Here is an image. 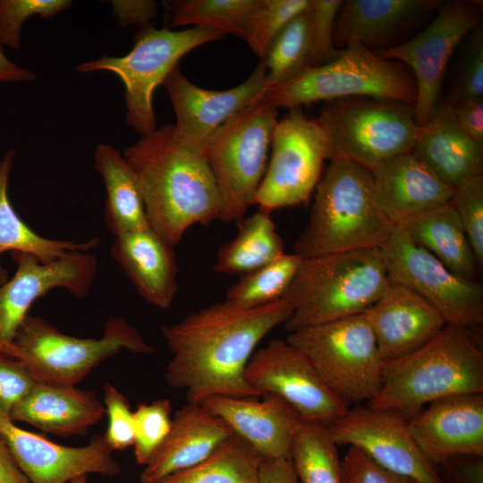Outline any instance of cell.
I'll return each mask as SVG.
<instances>
[{"label": "cell", "instance_id": "cb8c5ba5", "mask_svg": "<svg viewBox=\"0 0 483 483\" xmlns=\"http://www.w3.org/2000/svg\"><path fill=\"white\" fill-rule=\"evenodd\" d=\"M233 435L227 424L201 402L180 408L170 431L140 475L141 483H158L210 455Z\"/></svg>", "mask_w": 483, "mask_h": 483}, {"label": "cell", "instance_id": "836d02e7", "mask_svg": "<svg viewBox=\"0 0 483 483\" xmlns=\"http://www.w3.org/2000/svg\"><path fill=\"white\" fill-rule=\"evenodd\" d=\"M290 460L298 483H344L337 445L324 425L301 419Z\"/></svg>", "mask_w": 483, "mask_h": 483}, {"label": "cell", "instance_id": "b9f144b4", "mask_svg": "<svg viewBox=\"0 0 483 483\" xmlns=\"http://www.w3.org/2000/svg\"><path fill=\"white\" fill-rule=\"evenodd\" d=\"M451 203L466 233L478 266L483 265V174L453 188Z\"/></svg>", "mask_w": 483, "mask_h": 483}, {"label": "cell", "instance_id": "7402d4cb", "mask_svg": "<svg viewBox=\"0 0 483 483\" xmlns=\"http://www.w3.org/2000/svg\"><path fill=\"white\" fill-rule=\"evenodd\" d=\"M364 313L385 362L416 352L446 325L439 312L422 297L391 282Z\"/></svg>", "mask_w": 483, "mask_h": 483}, {"label": "cell", "instance_id": "4316f807", "mask_svg": "<svg viewBox=\"0 0 483 483\" xmlns=\"http://www.w3.org/2000/svg\"><path fill=\"white\" fill-rule=\"evenodd\" d=\"M105 413L93 391L37 382L13 408L9 419L26 422L46 433L83 436Z\"/></svg>", "mask_w": 483, "mask_h": 483}, {"label": "cell", "instance_id": "7bdbcfd3", "mask_svg": "<svg viewBox=\"0 0 483 483\" xmlns=\"http://www.w3.org/2000/svg\"><path fill=\"white\" fill-rule=\"evenodd\" d=\"M342 0H310L309 67L319 66L334 60L340 52L334 42L335 21Z\"/></svg>", "mask_w": 483, "mask_h": 483}, {"label": "cell", "instance_id": "d4e9b609", "mask_svg": "<svg viewBox=\"0 0 483 483\" xmlns=\"http://www.w3.org/2000/svg\"><path fill=\"white\" fill-rule=\"evenodd\" d=\"M411 152L452 189L483 174V147L462 129L452 106L442 97L419 127Z\"/></svg>", "mask_w": 483, "mask_h": 483}, {"label": "cell", "instance_id": "277c9868", "mask_svg": "<svg viewBox=\"0 0 483 483\" xmlns=\"http://www.w3.org/2000/svg\"><path fill=\"white\" fill-rule=\"evenodd\" d=\"M316 187L308 224L296 239L303 258L362 249H379L394 225L376 199L371 171L339 156Z\"/></svg>", "mask_w": 483, "mask_h": 483}, {"label": "cell", "instance_id": "60d3db41", "mask_svg": "<svg viewBox=\"0 0 483 483\" xmlns=\"http://www.w3.org/2000/svg\"><path fill=\"white\" fill-rule=\"evenodd\" d=\"M71 4L69 0H0V44L19 50L21 27L28 19H49Z\"/></svg>", "mask_w": 483, "mask_h": 483}, {"label": "cell", "instance_id": "5b68a950", "mask_svg": "<svg viewBox=\"0 0 483 483\" xmlns=\"http://www.w3.org/2000/svg\"><path fill=\"white\" fill-rule=\"evenodd\" d=\"M389 284L377 248L303 258L283 297L292 307L284 325L290 333L362 313Z\"/></svg>", "mask_w": 483, "mask_h": 483}, {"label": "cell", "instance_id": "ba28073f", "mask_svg": "<svg viewBox=\"0 0 483 483\" xmlns=\"http://www.w3.org/2000/svg\"><path fill=\"white\" fill-rule=\"evenodd\" d=\"M225 35L204 27L183 30L148 26L140 29L135 43L123 56H102L80 64L81 73L106 71L114 73L124 86L126 121L140 137L157 130L153 109L155 89L163 85L179 60L190 51Z\"/></svg>", "mask_w": 483, "mask_h": 483}, {"label": "cell", "instance_id": "74e56055", "mask_svg": "<svg viewBox=\"0 0 483 483\" xmlns=\"http://www.w3.org/2000/svg\"><path fill=\"white\" fill-rule=\"evenodd\" d=\"M309 6L310 0H258L250 15L243 40L263 59L278 32Z\"/></svg>", "mask_w": 483, "mask_h": 483}, {"label": "cell", "instance_id": "83f0119b", "mask_svg": "<svg viewBox=\"0 0 483 483\" xmlns=\"http://www.w3.org/2000/svg\"><path fill=\"white\" fill-rule=\"evenodd\" d=\"M371 174L377 204L393 224L451 202L453 189L436 178L412 152L386 161Z\"/></svg>", "mask_w": 483, "mask_h": 483}, {"label": "cell", "instance_id": "ab89813d", "mask_svg": "<svg viewBox=\"0 0 483 483\" xmlns=\"http://www.w3.org/2000/svg\"><path fill=\"white\" fill-rule=\"evenodd\" d=\"M172 406L168 399L140 403L133 411L134 455L140 465H146L165 440L172 426Z\"/></svg>", "mask_w": 483, "mask_h": 483}, {"label": "cell", "instance_id": "d6a6232c", "mask_svg": "<svg viewBox=\"0 0 483 483\" xmlns=\"http://www.w3.org/2000/svg\"><path fill=\"white\" fill-rule=\"evenodd\" d=\"M261 457L233 434L200 462L158 483H259Z\"/></svg>", "mask_w": 483, "mask_h": 483}, {"label": "cell", "instance_id": "7dc6e473", "mask_svg": "<svg viewBox=\"0 0 483 483\" xmlns=\"http://www.w3.org/2000/svg\"><path fill=\"white\" fill-rule=\"evenodd\" d=\"M438 466L442 468L438 470L442 483H483L482 457L456 456Z\"/></svg>", "mask_w": 483, "mask_h": 483}, {"label": "cell", "instance_id": "8d00e7d4", "mask_svg": "<svg viewBox=\"0 0 483 483\" xmlns=\"http://www.w3.org/2000/svg\"><path fill=\"white\" fill-rule=\"evenodd\" d=\"M309 8L289 21L270 43L261 59L267 68V88L281 84L309 67Z\"/></svg>", "mask_w": 483, "mask_h": 483}, {"label": "cell", "instance_id": "4dcf8cb0", "mask_svg": "<svg viewBox=\"0 0 483 483\" xmlns=\"http://www.w3.org/2000/svg\"><path fill=\"white\" fill-rule=\"evenodd\" d=\"M16 156V150L11 148L0 160V255L6 251L27 252L47 263L70 252H89L97 248L99 244L97 237L84 242L52 240L38 234L21 220L8 196Z\"/></svg>", "mask_w": 483, "mask_h": 483}, {"label": "cell", "instance_id": "9c48e42d", "mask_svg": "<svg viewBox=\"0 0 483 483\" xmlns=\"http://www.w3.org/2000/svg\"><path fill=\"white\" fill-rule=\"evenodd\" d=\"M285 340L347 406L368 402L378 391L385 361L364 312L290 332Z\"/></svg>", "mask_w": 483, "mask_h": 483}, {"label": "cell", "instance_id": "db71d44e", "mask_svg": "<svg viewBox=\"0 0 483 483\" xmlns=\"http://www.w3.org/2000/svg\"><path fill=\"white\" fill-rule=\"evenodd\" d=\"M9 279L7 270L0 264V285Z\"/></svg>", "mask_w": 483, "mask_h": 483}, {"label": "cell", "instance_id": "484cf974", "mask_svg": "<svg viewBox=\"0 0 483 483\" xmlns=\"http://www.w3.org/2000/svg\"><path fill=\"white\" fill-rule=\"evenodd\" d=\"M171 244L150 227L116 236L112 258L151 305L167 309L177 292L178 267Z\"/></svg>", "mask_w": 483, "mask_h": 483}, {"label": "cell", "instance_id": "8992f818", "mask_svg": "<svg viewBox=\"0 0 483 483\" xmlns=\"http://www.w3.org/2000/svg\"><path fill=\"white\" fill-rule=\"evenodd\" d=\"M369 97L414 105L416 84L402 63L384 58L355 40L332 61L307 67L292 79L267 88L255 101L277 109L318 101Z\"/></svg>", "mask_w": 483, "mask_h": 483}, {"label": "cell", "instance_id": "603a6c76", "mask_svg": "<svg viewBox=\"0 0 483 483\" xmlns=\"http://www.w3.org/2000/svg\"><path fill=\"white\" fill-rule=\"evenodd\" d=\"M211 397L201 403L220 417L262 460L290 459L296 428L301 419L283 399Z\"/></svg>", "mask_w": 483, "mask_h": 483}, {"label": "cell", "instance_id": "5bb4252c", "mask_svg": "<svg viewBox=\"0 0 483 483\" xmlns=\"http://www.w3.org/2000/svg\"><path fill=\"white\" fill-rule=\"evenodd\" d=\"M482 2L451 0L438 6L433 19L403 43L375 53L397 61L411 72L416 84L413 105L418 126L429 119L441 98L442 85L451 56L481 21Z\"/></svg>", "mask_w": 483, "mask_h": 483}, {"label": "cell", "instance_id": "3957f363", "mask_svg": "<svg viewBox=\"0 0 483 483\" xmlns=\"http://www.w3.org/2000/svg\"><path fill=\"white\" fill-rule=\"evenodd\" d=\"M483 394V352L471 329L446 324L416 352L384 362L382 383L367 406L407 419L451 396Z\"/></svg>", "mask_w": 483, "mask_h": 483}, {"label": "cell", "instance_id": "52a82bcc", "mask_svg": "<svg viewBox=\"0 0 483 483\" xmlns=\"http://www.w3.org/2000/svg\"><path fill=\"white\" fill-rule=\"evenodd\" d=\"M122 350L138 354L156 351L122 317L109 318L101 337L94 339L65 335L42 318L28 314L2 354L21 362L37 382L75 386Z\"/></svg>", "mask_w": 483, "mask_h": 483}, {"label": "cell", "instance_id": "4fadbf2b", "mask_svg": "<svg viewBox=\"0 0 483 483\" xmlns=\"http://www.w3.org/2000/svg\"><path fill=\"white\" fill-rule=\"evenodd\" d=\"M379 250L389 281L422 297L439 312L445 324L469 329L483 324L481 284L455 275L395 225Z\"/></svg>", "mask_w": 483, "mask_h": 483}, {"label": "cell", "instance_id": "30bf717a", "mask_svg": "<svg viewBox=\"0 0 483 483\" xmlns=\"http://www.w3.org/2000/svg\"><path fill=\"white\" fill-rule=\"evenodd\" d=\"M336 155L372 171L411 152L419 131L413 105L355 97L325 102L317 119Z\"/></svg>", "mask_w": 483, "mask_h": 483}, {"label": "cell", "instance_id": "d6986e66", "mask_svg": "<svg viewBox=\"0 0 483 483\" xmlns=\"http://www.w3.org/2000/svg\"><path fill=\"white\" fill-rule=\"evenodd\" d=\"M0 436L30 483H69L89 473L115 477L122 472L104 435L94 436L84 446H64L17 427L0 413Z\"/></svg>", "mask_w": 483, "mask_h": 483}, {"label": "cell", "instance_id": "e0dca14e", "mask_svg": "<svg viewBox=\"0 0 483 483\" xmlns=\"http://www.w3.org/2000/svg\"><path fill=\"white\" fill-rule=\"evenodd\" d=\"M175 114L174 136L184 148L203 154L216 131L234 114L253 105L267 89L262 60L242 83L225 90L191 82L177 65L163 83Z\"/></svg>", "mask_w": 483, "mask_h": 483}, {"label": "cell", "instance_id": "f907efd6", "mask_svg": "<svg viewBox=\"0 0 483 483\" xmlns=\"http://www.w3.org/2000/svg\"><path fill=\"white\" fill-rule=\"evenodd\" d=\"M259 483H298L290 459L262 460L258 470Z\"/></svg>", "mask_w": 483, "mask_h": 483}, {"label": "cell", "instance_id": "f5cc1de1", "mask_svg": "<svg viewBox=\"0 0 483 483\" xmlns=\"http://www.w3.org/2000/svg\"><path fill=\"white\" fill-rule=\"evenodd\" d=\"M0 483H30L0 436Z\"/></svg>", "mask_w": 483, "mask_h": 483}, {"label": "cell", "instance_id": "1f68e13d", "mask_svg": "<svg viewBox=\"0 0 483 483\" xmlns=\"http://www.w3.org/2000/svg\"><path fill=\"white\" fill-rule=\"evenodd\" d=\"M237 222L236 235L219 249L215 272L244 275L284 254L283 239L270 212L258 208Z\"/></svg>", "mask_w": 483, "mask_h": 483}, {"label": "cell", "instance_id": "f6af8a7d", "mask_svg": "<svg viewBox=\"0 0 483 483\" xmlns=\"http://www.w3.org/2000/svg\"><path fill=\"white\" fill-rule=\"evenodd\" d=\"M37 381L19 360L0 354V413L9 419L13 408Z\"/></svg>", "mask_w": 483, "mask_h": 483}, {"label": "cell", "instance_id": "6da1fadb", "mask_svg": "<svg viewBox=\"0 0 483 483\" xmlns=\"http://www.w3.org/2000/svg\"><path fill=\"white\" fill-rule=\"evenodd\" d=\"M292 311L282 298L243 309L225 301L190 313L160 327L172 358L164 377L185 392L188 402L216 396L260 397L246 380L245 370L258 343Z\"/></svg>", "mask_w": 483, "mask_h": 483}, {"label": "cell", "instance_id": "bcb514c9", "mask_svg": "<svg viewBox=\"0 0 483 483\" xmlns=\"http://www.w3.org/2000/svg\"><path fill=\"white\" fill-rule=\"evenodd\" d=\"M342 465L344 483H417L380 467L352 446L342 459Z\"/></svg>", "mask_w": 483, "mask_h": 483}, {"label": "cell", "instance_id": "816d5d0a", "mask_svg": "<svg viewBox=\"0 0 483 483\" xmlns=\"http://www.w3.org/2000/svg\"><path fill=\"white\" fill-rule=\"evenodd\" d=\"M36 74L10 60L0 44V84L16 82H32Z\"/></svg>", "mask_w": 483, "mask_h": 483}, {"label": "cell", "instance_id": "ffe728a7", "mask_svg": "<svg viewBox=\"0 0 483 483\" xmlns=\"http://www.w3.org/2000/svg\"><path fill=\"white\" fill-rule=\"evenodd\" d=\"M412 437L436 467L461 455L483 457V394L436 401L409 419Z\"/></svg>", "mask_w": 483, "mask_h": 483}, {"label": "cell", "instance_id": "c3c4849f", "mask_svg": "<svg viewBox=\"0 0 483 483\" xmlns=\"http://www.w3.org/2000/svg\"><path fill=\"white\" fill-rule=\"evenodd\" d=\"M112 6L120 25L134 24L140 29L148 27L157 13V2L150 0H115Z\"/></svg>", "mask_w": 483, "mask_h": 483}, {"label": "cell", "instance_id": "7c38bea8", "mask_svg": "<svg viewBox=\"0 0 483 483\" xmlns=\"http://www.w3.org/2000/svg\"><path fill=\"white\" fill-rule=\"evenodd\" d=\"M270 147L255 205L271 213L306 203L320 180L324 161L333 157L318 121L307 118L300 107L291 108L277 121Z\"/></svg>", "mask_w": 483, "mask_h": 483}, {"label": "cell", "instance_id": "7a4b0ae2", "mask_svg": "<svg viewBox=\"0 0 483 483\" xmlns=\"http://www.w3.org/2000/svg\"><path fill=\"white\" fill-rule=\"evenodd\" d=\"M149 226L172 246L196 225L220 218L218 191L204 157L182 146L173 124L157 128L123 149Z\"/></svg>", "mask_w": 483, "mask_h": 483}, {"label": "cell", "instance_id": "2e32d148", "mask_svg": "<svg viewBox=\"0 0 483 483\" xmlns=\"http://www.w3.org/2000/svg\"><path fill=\"white\" fill-rule=\"evenodd\" d=\"M334 442L360 450L380 467L417 483H442L437 467L416 445L409 419L358 405L326 427Z\"/></svg>", "mask_w": 483, "mask_h": 483}, {"label": "cell", "instance_id": "f546056e", "mask_svg": "<svg viewBox=\"0 0 483 483\" xmlns=\"http://www.w3.org/2000/svg\"><path fill=\"white\" fill-rule=\"evenodd\" d=\"M93 157L106 191L105 217L109 231L116 237L150 227L135 174L123 153L99 143Z\"/></svg>", "mask_w": 483, "mask_h": 483}, {"label": "cell", "instance_id": "f1b7e54d", "mask_svg": "<svg viewBox=\"0 0 483 483\" xmlns=\"http://www.w3.org/2000/svg\"><path fill=\"white\" fill-rule=\"evenodd\" d=\"M394 225L458 276L474 281L478 263L460 218L452 205L404 216Z\"/></svg>", "mask_w": 483, "mask_h": 483}, {"label": "cell", "instance_id": "e575fe53", "mask_svg": "<svg viewBox=\"0 0 483 483\" xmlns=\"http://www.w3.org/2000/svg\"><path fill=\"white\" fill-rule=\"evenodd\" d=\"M258 0L164 1L169 25H194L243 39L250 15Z\"/></svg>", "mask_w": 483, "mask_h": 483}, {"label": "cell", "instance_id": "f35d334b", "mask_svg": "<svg viewBox=\"0 0 483 483\" xmlns=\"http://www.w3.org/2000/svg\"><path fill=\"white\" fill-rule=\"evenodd\" d=\"M465 38L445 99L451 106L483 97L482 26H478Z\"/></svg>", "mask_w": 483, "mask_h": 483}, {"label": "cell", "instance_id": "ee69618b", "mask_svg": "<svg viewBox=\"0 0 483 483\" xmlns=\"http://www.w3.org/2000/svg\"><path fill=\"white\" fill-rule=\"evenodd\" d=\"M104 402L108 417L105 439L113 451H123L134 444L133 411L125 395L111 384H106Z\"/></svg>", "mask_w": 483, "mask_h": 483}, {"label": "cell", "instance_id": "681fc988", "mask_svg": "<svg viewBox=\"0 0 483 483\" xmlns=\"http://www.w3.org/2000/svg\"><path fill=\"white\" fill-rule=\"evenodd\" d=\"M452 108L462 129L483 147V97L465 100Z\"/></svg>", "mask_w": 483, "mask_h": 483}, {"label": "cell", "instance_id": "44dd1931", "mask_svg": "<svg viewBox=\"0 0 483 483\" xmlns=\"http://www.w3.org/2000/svg\"><path fill=\"white\" fill-rule=\"evenodd\" d=\"M438 0H347L335 25L334 42L342 49L355 40L374 52L394 47L430 19Z\"/></svg>", "mask_w": 483, "mask_h": 483}, {"label": "cell", "instance_id": "9a60e30c", "mask_svg": "<svg viewBox=\"0 0 483 483\" xmlns=\"http://www.w3.org/2000/svg\"><path fill=\"white\" fill-rule=\"evenodd\" d=\"M245 377L261 395L280 397L304 420L327 427L348 409L309 360L286 340L275 339L254 352Z\"/></svg>", "mask_w": 483, "mask_h": 483}, {"label": "cell", "instance_id": "11a10c76", "mask_svg": "<svg viewBox=\"0 0 483 483\" xmlns=\"http://www.w3.org/2000/svg\"><path fill=\"white\" fill-rule=\"evenodd\" d=\"M69 483H88V477L87 475H81L72 479Z\"/></svg>", "mask_w": 483, "mask_h": 483}, {"label": "cell", "instance_id": "8fae6325", "mask_svg": "<svg viewBox=\"0 0 483 483\" xmlns=\"http://www.w3.org/2000/svg\"><path fill=\"white\" fill-rule=\"evenodd\" d=\"M276 110L253 104L230 118L209 141L203 157L220 197L219 220L238 221L255 205L278 121Z\"/></svg>", "mask_w": 483, "mask_h": 483}, {"label": "cell", "instance_id": "ac0fdd59", "mask_svg": "<svg viewBox=\"0 0 483 483\" xmlns=\"http://www.w3.org/2000/svg\"><path fill=\"white\" fill-rule=\"evenodd\" d=\"M12 258L15 273L0 285V354L13 343L36 300L56 288L84 299L97 275V258L89 252H70L47 263L27 252H12Z\"/></svg>", "mask_w": 483, "mask_h": 483}, {"label": "cell", "instance_id": "d590c367", "mask_svg": "<svg viewBox=\"0 0 483 483\" xmlns=\"http://www.w3.org/2000/svg\"><path fill=\"white\" fill-rule=\"evenodd\" d=\"M303 258L284 253L275 260L244 274L227 291L225 301L243 309L261 307L282 299Z\"/></svg>", "mask_w": 483, "mask_h": 483}]
</instances>
